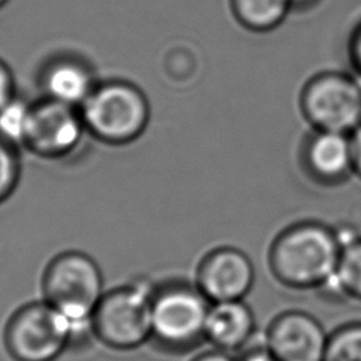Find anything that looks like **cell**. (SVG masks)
<instances>
[{"label": "cell", "mask_w": 361, "mask_h": 361, "mask_svg": "<svg viewBox=\"0 0 361 361\" xmlns=\"http://www.w3.org/2000/svg\"><path fill=\"white\" fill-rule=\"evenodd\" d=\"M79 110L85 128L97 140L113 145L137 140L149 121L147 96L127 80L96 85Z\"/></svg>", "instance_id": "cell-2"}, {"label": "cell", "mask_w": 361, "mask_h": 361, "mask_svg": "<svg viewBox=\"0 0 361 361\" xmlns=\"http://www.w3.org/2000/svg\"><path fill=\"white\" fill-rule=\"evenodd\" d=\"M193 361H235L233 360L228 353L221 351V350H212V351H206L200 355H197Z\"/></svg>", "instance_id": "cell-23"}, {"label": "cell", "mask_w": 361, "mask_h": 361, "mask_svg": "<svg viewBox=\"0 0 361 361\" xmlns=\"http://www.w3.org/2000/svg\"><path fill=\"white\" fill-rule=\"evenodd\" d=\"M303 155L310 175L323 183H338L354 173L350 134L314 130Z\"/></svg>", "instance_id": "cell-11"}, {"label": "cell", "mask_w": 361, "mask_h": 361, "mask_svg": "<svg viewBox=\"0 0 361 361\" xmlns=\"http://www.w3.org/2000/svg\"><path fill=\"white\" fill-rule=\"evenodd\" d=\"M14 97V79L8 65L0 59V107Z\"/></svg>", "instance_id": "cell-19"}, {"label": "cell", "mask_w": 361, "mask_h": 361, "mask_svg": "<svg viewBox=\"0 0 361 361\" xmlns=\"http://www.w3.org/2000/svg\"><path fill=\"white\" fill-rule=\"evenodd\" d=\"M235 20L251 31H269L278 27L289 10L290 0H230Z\"/></svg>", "instance_id": "cell-14"}, {"label": "cell", "mask_w": 361, "mask_h": 361, "mask_svg": "<svg viewBox=\"0 0 361 361\" xmlns=\"http://www.w3.org/2000/svg\"><path fill=\"white\" fill-rule=\"evenodd\" d=\"M316 1L317 0H290V4H292V8H295V7H306Z\"/></svg>", "instance_id": "cell-24"}, {"label": "cell", "mask_w": 361, "mask_h": 361, "mask_svg": "<svg viewBox=\"0 0 361 361\" xmlns=\"http://www.w3.org/2000/svg\"><path fill=\"white\" fill-rule=\"evenodd\" d=\"M75 334L73 324L45 300L21 306L4 329V345L14 361H55Z\"/></svg>", "instance_id": "cell-5"}, {"label": "cell", "mask_w": 361, "mask_h": 361, "mask_svg": "<svg viewBox=\"0 0 361 361\" xmlns=\"http://www.w3.org/2000/svg\"><path fill=\"white\" fill-rule=\"evenodd\" d=\"M323 361H361V322L340 326L329 334Z\"/></svg>", "instance_id": "cell-16"}, {"label": "cell", "mask_w": 361, "mask_h": 361, "mask_svg": "<svg viewBox=\"0 0 361 361\" xmlns=\"http://www.w3.org/2000/svg\"><path fill=\"white\" fill-rule=\"evenodd\" d=\"M254 279L251 259L234 247L212 250L196 271V286L212 303L243 300L252 289Z\"/></svg>", "instance_id": "cell-9"}, {"label": "cell", "mask_w": 361, "mask_h": 361, "mask_svg": "<svg viewBox=\"0 0 361 361\" xmlns=\"http://www.w3.org/2000/svg\"><path fill=\"white\" fill-rule=\"evenodd\" d=\"M351 147H353V166L354 173L361 178V126L354 130L351 134Z\"/></svg>", "instance_id": "cell-21"}, {"label": "cell", "mask_w": 361, "mask_h": 361, "mask_svg": "<svg viewBox=\"0 0 361 361\" xmlns=\"http://www.w3.org/2000/svg\"><path fill=\"white\" fill-rule=\"evenodd\" d=\"M85 130L79 107L45 97L30 107L24 147L44 158H59L78 147Z\"/></svg>", "instance_id": "cell-8"}, {"label": "cell", "mask_w": 361, "mask_h": 361, "mask_svg": "<svg viewBox=\"0 0 361 361\" xmlns=\"http://www.w3.org/2000/svg\"><path fill=\"white\" fill-rule=\"evenodd\" d=\"M103 293V276L97 262L82 251L55 255L44 271V300L73 324L75 333L86 324L90 326Z\"/></svg>", "instance_id": "cell-3"}, {"label": "cell", "mask_w": 361, "mask_h": 361, "mask_svg": "<svg viewBox=\"0 0 361 361\" xmlns=\"http://www.w3.org/2000/svg\"><path fill=\"white\" fill-rule=\"evenodd\" d=\"M350 54H351L354 66L357 68V71L360 73L358 76L361 78V24L353 34L351 44H350Z\"/></svg>", "instance_id": "cell-22"}, {"label": "cell", "mask_w": 361, "mask_h": 361, "mask_svg": "<svg viewBox=\"0 0 361 361\" xmlns=\"http://www.w3.org/2000/svg\"><path fill=\"white\" fill-rule=\"evenodd\" d=\"M8 0H0V7H3Z\"/></svg>", "instance_id": "cell-25"}, {"label": "cell", "mask_w": 361, "mask_h": 361, "mask_svg": "<svg viewBox=\"0 0 361 361\" xmlns=\"http://www.w3.org/2000/svg\"><path fill=\"white\" fill-rule=\"evenodd\" d=\"M235 361H276L275 357L269 353V350L267 348V345H261V347H254V348H248L247 351H244L241 354V357Z\"/></svg>", "instance_id": "cell-20"}, {"label": "cell", "mask_w": 361, "mask_h": 361, "mask_svg": "<svg viewBox=\"0 0 361 361\" xmlns=\"http://www.w3.org/2000/svg\"><path fill=\"white\" fill-rule=\"evenodd\" d=\"M212 302L199 288L172 283L152 295V337L162 345L186 350L206 338Z\"/></svg>", "instance_id": "cell-6"}, {"label": "cell", "mask_w": 361, "mask_h": 361, "mask_svg": "<svg viewBox=\"0 0 361 361\" xmlns=\"http://www.w3.org/2000/svg\"><path fill=\"white\" fill-rule=\"evenodd\" d=\"M255 330L251 307L243 300L212 303L206 320V338L226 353L241 350Z\"/></svg>", "instance_id": "cell-12"}, {"label": "cell", "mask_w": 361, "mask_h": 361, "mask_svg": "<svg viewBox=\"0 0 361 361\" xmlns=\"http://www.w3.org/2000/svg\"><path fill=\"white\" fill-rule=\"evenodd\" d=\"M30 104L16 97L0 107V138L11 145H24Z\"/></svg>", "instance_id": "cell-17"}, {"label": "cell", "mask_w": 361, "mask_h": 361, "mask_svg": "<svg viewBox=\"0 0 361 361\" xmlns=\"http://www.w3.org/2000/svg\"><path fill=\"white\" fill-rule=\"evenodd\" d=\"M96 83L89 68L76 59H58L49 63L42 73L45 97L80 107Z\"/></svg>", "instance_id": "cell-13"}, {"label": "cell", "mask_w": 361, "mask_h": 361, "mask_svg": "<svg viewBox=\"0 0 361 361\" xmlns=\"http://www.w3.org/2000/svg\"><path fill=\"white\" fill-rule=\"evenodd\" d=\"M329 334L312 314L286 310L269 323L265 345L276 361H323Z\"/></svg>", "instance_id": "cell-10"}, {"label": "cell", "mask_w": 361, "mask_h": 361, "mask_svg": "<svg viewBox=\"0 0 361 361\" xmlns=\"http://www.w3.org/2000/svg\"><path fill=\"white\" fill-rule=\"evenodd\" d=\"M338 289L357 300H361V238L343 245L338 267L334 276Z\"/></svg>", "instance_id": "cell-15"}, {"label": "cell", "mask_w": 361, "mask_h": 361, "mask_svg": "<svg viewBox=\"0 0 361 361\" xmlns=\"http://www.w3.org/2000/svg\"><path fill=\"white\" fill-rule=\"evenodd\" d=\"M90 329L99 341L114 350L142 345L152 337V293L135 285L104 292Z\"/></svg>", "instance_id": "cell-4"}, {"label": "cell", "mask_w": 361, "mask_h": 361, "mask_svg": "<svg viewBox=\"0 0 361 361\" xmlns=\"http://www.w3.org/2000/svg\"><path fill=\"white\" fill-rule=\"evenodd\" d=\"M341 250L337 231L317 221H302L274 238L268 264L281 285L296 290L314 289L334 279Z\"/></svg>", "instance_id": "cell-1"}, {"label": "cell", "mask_w": 361, "mask_h": 361, "mask_svg": "<svg viewBox=\"0 0 361 361\" xmlns=\"http://www.w3.org/2000/svg\"><path fill=\"white\" fill-rule=\"evenodd\" d=\"M20 179V159L17 149L0 138V203L16 189Z\"/></svg>", "instance_id": "cell-18"}, {"label": "cell", "mask_w": 361, "mask_h": 361, "mask_svg": "<svg viewBox=\"0 0 361 361\" xmlns=\"http://www.w3.org/2000/svg\"><path fill=\"white\" fill-rule=\"evenodd\" d=\"M300 109L314 130L351 134L361 126V80L337 72L316 75L300 93Z\"/></svg>", "instance_id": "cell-7"}]
</instances>
